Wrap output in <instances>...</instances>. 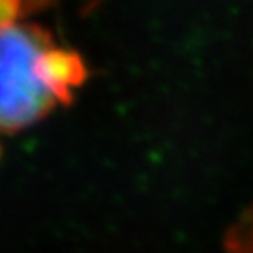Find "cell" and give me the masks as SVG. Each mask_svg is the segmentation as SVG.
Masks as SVG:
<instances>
[{"instance_id":"6da1fadb","label":"cell","mask_w":253,"mask_h":253,"mask_svg":"<svg viewBox=\"0 0 253 253\" xmlns=\"http://www.w3.org/2000/svg\"><path fill=\"white\" fill-rule=\"evenodd\" d=\"M88 79L83 54L30 19L0 25V137L68 107Z\"/></svg>"},{"instance_id":"7a4b0ae2","label":"cell","mask_w":253,"mask_h":253,"mask_svg":"<svg viewBox=\"0 0 253 253\" xmlns=\"http://www.w3.org/2000/svg\"><path fill=\"white\" fill-rule=\"evenodd\" d=\"M225 253H253V201L236 216L223 238Z\"/></svg>"},{"instance_id":"3957f363","label":"cell","mask_w":253,"mask_h":253,"mask_svg":"<svg viewBox=\"0 0 253 253\" xmlns=\"http://www.w3.org/2000/svg\"><path fill=\"white\" fill-rule=\"evenodd\" d=\"M62 0H0V25L30 19L43 9L54 6ZM86 4H96L98 0H84Z\"/></svg>"}]
</instances>
